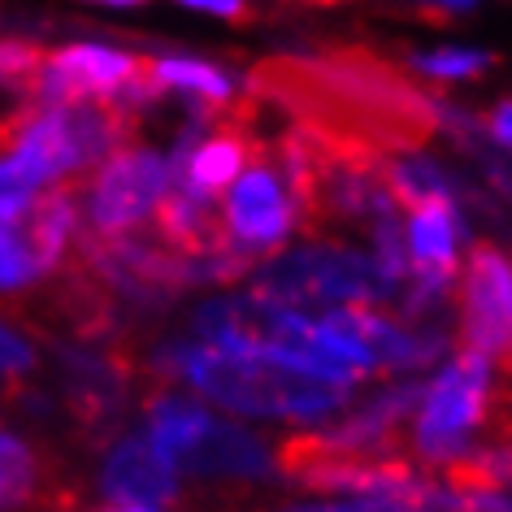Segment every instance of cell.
I'll return each instance as SVG.
<instances>
[{"instance_id":"1","label":"cell","mask_w":512,"mask_h":512,"mask_svg":"<svg viewBox=\"0 0 512 512\" xmlns=\"http://www.w3.org/2000/svg\"><path fill=\"white\" fill-rule=\"evenodd\" d=\"M499 426L495 356L460 348V356L439 374L413 417V456L421 465H447L473 452L482 434Z\"/></svg>"},{"instance_id":"2","label":"cell","mask_w":512,"mask_h":512,"mask_svg":"<svg viewBox=\"0 0 512 512\" xmlns=\"http://www.w3.org/2000/svg\"><path fill=\"white\" fill-rule=\"evenodd\" d=\"M174 165H165L152 148L122 144L113 148L105 161H96L92 170L74 174V204H79V235L83 243L109 248L139 235L152 222V209L170 187Z\"/></svg>"},{"instance_id":"3","label":"cell","mask_w":512,"mask_h":512,"mask_svg":"<svg viewBox=\"0 0 512 512\" xmlns=\"http://www.w3.org/2000/svg\"><path fill=\"white\" fill-rule=\"evenodd\" d=\"M148 443L170 460L178 473L200 478H252L265 469V452L248 434L209 417L183 395H161L148 408Z\"/></svg>"},{"instance_id":"4","label":"cell","mask_w":512,"mask_h":512,"mask_svg":"<svg viewBox=\"0 0 512 512\" xmlns=\"http://www.w3.org/2000/svg\"><path fill=\"white\" fill-rule=\"evenodd\" d=\"M222 222H226V248L230 265H243V256L274 252L287 239V230L300 222L296 196L274 161V144H256L248 165L230 178L226 200H222Z\"/></svg>"},{"instance_id":"5","label":"cell","mask_w":512,"mask_h":512,"mask_svg":"<svg viewBox=\"0 0 512 512\" xmlns=\"http://www.w3.org/2000/svg\"><path fill=\"white\" fill-rule=\"evenodd\" d=\"M512 322V261L495 248H478L460 283V348L499 356Z\"/></svg>"},{"instance_id":"6","label":"cell","mask_w":512,"mask_h":512,"mask_svg":"<svg viewBox=\"0 0 512 512\" xmlns=\"http://www.w3.org/2000/svg\"><path fill=\"white\" fill-rule=\"evenodd\" d=\"M100 486L113 508H165L178 499V469L148 439H139L113 452Z\"/></svg>"},{"instance_id":"7","label":"cell","mask_w":512,"mask_h":512,"mask_svg":"<svg viewBox=\"0 0 512 512\" xmlns=\"http://www.w3.org/2000/svg\"><path fill=\"white\" fill-rule=\"evenodd\" d=\"M408 217V261L413 274L430 287H443L452 278V261H456V213L447 191L417 200L413 209H404Z\"/></svg>"},{"instance_id":"8","label":"cell","mask_w":512,"mask_h":512,"mask_svg":"<svg viewBox=\"0 0 512 512\" xmlns=\"http://www.w3.org/2000/svg\"><path fill=\"white\" fill-rule=\"evenodd\" d=\"M53 270V261L44 256V248L35 243L27 213L18 222L0 226V291H27L35 278Z\"/></svg>"},{"instance_id":"9","label":"cell","mask_w":512,"mask_h":512,"mask_svg":"<svg viewBox=\"0 0 512 512\" xmlns=\"http://www.w3.org/2000/svg\"><path fill=\"white\" fill-rule=\"evenodd\" d=\"M44 491H48V482L40 473V460L31 456V447L0 434V504H27V499Z\"/></svg>"},{"instance_id":"10","label":"cell","mask_w":512,"mask_h":512,"mask_svg":"<svg viewBox=\"0 0 512 512\" xmlns=\"http://www.w3.org/2000/svg\"><path fill=\"white\" fill-rule=\"evenodd\" d=\"M152 87H178V92H196L200 100H213L222 105L230 96V79L213 66H200V61H148Z\"/></svg>"},{"instance_id":"11","label":"cell","mask_w":512,"mask_h":512,"mask_svg":"<svg viewBox=\"0 0 512 512\" xmlns=\"http://www.w3.org/2000/svg\"><path fill=\"white\" fill-rule=\"evenodd\" d=\"M417 70L434 74V79H469V74L486 70V57L482 53H439V57H421Z\"/></svg>"},{"instance_id":"12","label":"cell","mask_w":512,"mask_h":512,"mask_svg":"<svg viewBox=\"0 0 512 512\" xmlns=\"http://www.w3.org/2000/svg\"><path fill=\"white\" fill-rule=\"evenodd\" d=\"M31 365V348L22 339H14L5 326H0V382H9V378H18L22 369Z\"/></svg>"},{"instance_id":"13","label":"cell","mask_w":512,"mask_h":512,"mask_svg":"<svg viewBox=\"0 0 512 512\" xmlns=\"http://www.w3.org/2000/svg\"><path fill=\"white\" fill-rule=\"evenodd\" d=\"M178 5L204 9V14H222V18H243V14H248V5H243V0H178Z\"/></svg>"},{"instance_id":"14","label":"cell","mask_w":512,"mask_h":512,"mask_svg":"<svg viewBox=\"0 0 512 512\" xmlns=\"http://www.w3.org/2000/svg\"><path fill=\"white\" fill-rule=\"evenodd\" d=\"M491 135L499 139V144H508V148H512V100L491 113Z\"/></svg>"},{"instance_id":"15","label":"cell","mask_w":512,"mask_h":512,"mask_svg":"<svg viewBox=\"0 0 512 512\" xmlns=\"http://www.w3.org/2000/svg\"><path fill=\"white\" fill-rule=\"evenodd\" d=\"M499 356H504V365L512 369V322H508V339H504V352H499Z\"/></svg>"},{"instance_id":"16","label":"cell","mask_w":512,"mask_h":512,"mask_svg":"<svg viewBox=\"0 0 512 512\" xmlns=\"http://www.w3.org/2000/svg\"><path fill=\"white\" fill-rule=\"evenodd\" d=\"M434 5H443V9H469L473 0H434Z\"/></svg>"},{"instance_id":"17","label":"cell","mask_w":512,"mask_h":512,"mask_svg":"<svg viewBox=\"0 0 512 512\" xmlns=\"http://www.w3.org/2000/svg\"><path fill=\"white\" fill-rule=\"evenodd\" d=\"M105 5H144V0H105Z\"/></svg>"},{"instance_id":"18","label":"cell","mask_w":512,"mask_h":512,"mask_svg":"<svg viewBox=\"0 0 512 512\" xmlns=\"http://www.w3.org/2000/svg\"><path fill=\"white\" fill-rule=\"evenodd\" d=\"M313 5H317V0H313Z\"/></svg>"}]
</instances>
